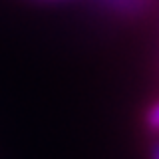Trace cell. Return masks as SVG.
Masks as SVG:
<instances>
[{"instance_id": "6da1fadb", "label": "cell", "mask_w": 159, "mask_h": 159, "mask_svg": "<svg viewBox=\"0 0 159 159\" xmlns=\"http://www.w3.org/2000/svg\"><path fill=\"white\" fill-rule=\"evenodd\" d=\"M145 127L151 133H159V99L153 102L145 111Z\"/></svg>"}, {"instance_id": "7a4b0ae2", "label": "cell", "mask_w": 159, "mask_h": 159, "mask_svg": "<svg viewBox=\"0 0 159 159\" xmlns=\"http://www.w3.org/2000/svg\"><path fill=\"white\" fill-rule=\"evenodd\" d=\"M109 6L117 8V10H123V12H129V10H139L143 6V4L147 2V0H107Z\"/></svg>"}, {"instance_id": "3957f363", "label": "cell", "mask_w": 159, "mask_h": 159, "mask_svg": "<svg viewBox=\"0 0 159 159\" xmlns=\"http://www.w3.org/2000/svg\"><path fill=\"white\" fill-rule=\"evenodd\" d=\"M151 159H159V141H155L151 147Z\"/></svg>"}]
</instances>
